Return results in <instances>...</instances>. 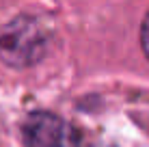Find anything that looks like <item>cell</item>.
Instances as JSON below:
<instances>
[{
    "mask_svg": "<svg viewBox=\"0 0 149 147\" xmlns=\"http://www.w3.org/2000/svg\"><path fill=\"white\" fill-rule=\"evenodd\" d=\"M48 28L33 15H17L0 30V61L24 69L39 63L48 52Z\"/></svg>",
    "mask_w": 149,
    "mask_h": 147,
    "instance_id": "1",
    "label": "cell"
},
{
    "mask_svg": "<svg viewBox=\"0 0 149 147\" xmlns=\"http://www.w3.org/2000/svg\"><path fill=\"white\" fill-rule=\"evenodd\" d=\"M24 143L26 147H78L80 136L58 115L48 110H35L24 121Z\"/></svg>",
    "mask_w": 149,
    "mask_h": 147,
    "instance_id": "2",
    "label": "cell"
},
{
    "mask_svg": "<svg viewBox=\"0 0 149 147\" xmlns=\"http://www.w3.org/2000/svg\"><path fill=\"white\" fill-rule=\"evenodd\" d=\"M141 48L145 52V56L149 59V11L145 15V20H143V24H141Z\"/></svg>",
    "mask_w": 149,
    "mask_h": 147,
    "instance_id": "3",
    "label": "cell"
},
{
    "mask_svg": "<svg viewBox=\"0 0 149 147\" xmlns=\"http://www.w3.org/2000/svg\"><path fill=\"white\" fill-rule=\"evenodd\" d=\"M78 147H97V145H82V141H80V145Z\"/></svg>",
    "mask_w": 149,
    "mask_h": 147,
    "instance_id": "4",
    "label": "cell"
}]
</instances>
